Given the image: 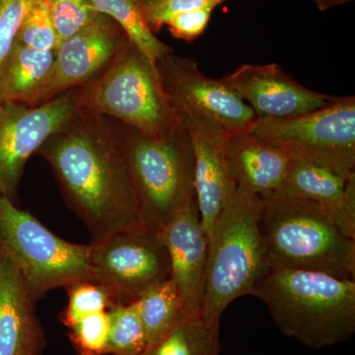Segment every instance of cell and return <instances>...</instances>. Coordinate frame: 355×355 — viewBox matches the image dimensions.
Returning <instances> with one entry per match:
<instances>
[{"instance_id": "obj_1", "label": "cell", "mask_w": 355, "mask_h": 355, "mask_svg": "<svg viewBox=\"0 0 355 355\" xmlns=\"http://www.w3.org/2000/svg\"><path fill=\"white\" fill-rule=\"evenodd\" d=\"M37 153L48 161L65 202L93 240L146 226L140 219L114 119L77 109Z\"/></svg>"}, {"instance_id": "obj_2", "label": "cell", "mask_w": 355, "mask_h": 355, "mask_svg": "<svg viewBox=\"0 0 355 355\" xmlns=\"http://www.w3.org/2000/svg\"><path fill=\"white\" fill-rule=\"evenodd\" d=\"M273 323L312 349L347 342L355 333V279L268 268L254 287Z\"/></svg>"}, {"instance_id": "obj_3", "label": "cell", "mask_w": 355, "mask_h": 355, "mask_svg": "<svg viewBox=\"0 0 355 355\" xmlns=\"http://www.w3.org/2000/svg\"><path fill=\"white\" fill-rule=\"evenodd\" d=\"M263 198L240 187L231 196L210 228L202 318L219 324L224 311L236 299L252 295L268 270L261 233Z\"/></svg>"}, {"instance_id": "obj_4", "label": "cell", "mask_w": 355, "mask_h": 355, "mask_svg": "<svg viewBox=\"0 0 355 355\" xmlns=\"http://www.w3.org/2000/svg\"><path fill=\"white\" fill-rule=\"evenodd\" d=\"M261 233L268 268L328 273L355 279V239L330 212L296 198H263Z\"/></svg>"}, {"instance_id": "obj_5", "label": "cell", "mask_w": 355, "mask_h": 355, "mask_svg": "<svg viewBox=\"0 0 355 355\" xmlns=\"http://www.w3.org/2000/svg\"><path fill=\"white\" fill-rule=\"evenodd\" d=\"M114 121L140 219L161 233L179 210L196 198L190 137L180 120L176 127L159 137Z\"/></svg>"}, {"instance_id": "obj_6", "label": "cell", "mask_w": 355, "mask_h": 355, "mask_svg": "<svg viewBox=\"0 0 355 355\" xmlns=\"http://www.w3.org/2000/svg\"><path fill=\"white\" fill-rule=\"evenodd\" d=\"M74 96L79 110L110 116L151 137L179 123L155 65L132 41L99 76L74 88Z\"/></svg>"}, {"instance_id": "obj_7", "label": "cell", "mask_w": 355, "mask_h": 355, "mask_svg": "<svg viewBox=\"0 0 355 355\" xmlns=\"http://www.w3.org/2000/svg\"><path fill=\"white\" fill-rule=\"evenodd\" d=\"M89 245L65 241L0 196V252L12 261L36 302L46 292L90 280Z\"/></svg>"}, {"instance_id": "obj_8", "label": "cell", "mask_w": 355, "mask_h": 355, "mask_svg": "<svg viewBox=\"0 0 355 355\" xmlns=\"http://www.w3.org/2000/svg\"><path fill=\"white\" fill-rule=\"evenodd\" d=\"M251 133L292 160L340 176L355 175V98L334 97L323 108L287 118H258Z\"/></svg>"}, {"instance_id": "obj_9", "label": "cell", "mask_w": 355, "mask_h": 355, "mask_svg": "<svg viewBox=\"0 0 355 355\" xmlns=\"http://www.w3.org/2000/svg\"><path fill=\"white\" fill-rule=\"evenodd\" d=\"M91 282L107 289L116 304H130L171 279L169 253L158 231L139 226L89 244Z\"/></svg>"}, {"instance_id": "obj_10", "label": "cell", "mask_w": 355, "mask_h": 355, "mask_svg": "<svg viewBox=\"0 0 355 355\" xmlns=\"http://www.w3.org/2000/svg\"><path fill=\"white\" fill-rule=\"evenodd\" d=\"M77 109L74 89L39 106L0 102V196L13 200L28 159Z\"/></svg>"}, {"instance_id": "obj_11", "label": "cell", "mask_w": 355, "mask_h": 355, "mask_svg": "<svg viewBox=\"0 0 355 355\" xmlns=\"http://www.w3.org/2000/svg\"><path fill=\"white\" fill-rule=\"evenodd\" d=\"M172 105H184L216 121L229 135L251 132L257 114L220 79L205 76L190 58L170 51L155 64Z\"/></svg>"}, {"instance_id": "obj_12", "label": "cell", "mask_w": 355, "mask_h": 355, "mask_svg": "<svg viewBox=\"0 0 355 355\" xmlns=\"http://www.w3.org/2000/svg\"><path fill=\"white\" fill-rule=\"evenodd\" d=\"M130 41L118 23L100 13L90 25L58 44L51 76L34 107L92 81Z\"/></svg>"}, {"instance_id": "obj_13", "label": "cell", "mask_w": 355, "mask_h": 355, "mask_svg": "<svg viewBox=\"0 0 355 355\" xmlns=\"http://www.w3.org/2000/svg\"><path fill=\"white\" fill-rule=\"evenodd\" d=\"M190 137L195 157V191L205 236L236 190L227 160L230 135L202 114L173 105Z\"/></svg>"}, {"instance_id": "obj_14", "label": "cell", "mask_w": 355, "mask_h": 355, "mask_svg": "<svg viewBox=\"0 0 355 355\" xmlns=\"http://www.w3.org/2000/svg\"><path fill=\"white\" fill-rule=\"evenodd\" d=\"M220 80L249 105L258 118L310 113L330 104L334 98L301 85L277 64L241 65Z\"/></svg>"}, {"instance_id": "obj_15", "label": "cell", "mask_w": 355, "mask_h": 355, "mask_svg": "<svg viewBox=\"0 0 355 355\" xmlns=\"http://www.w3.org/2000/svg\"><path fill=\"white\" fill-rule=\"evenodd\" d=\"M169 253L171 279L183 305V317H202L207 240L197 200L191 198L161 232Z\"/></svg>"}, {"instance_id": "obj_16", "label": "cell", "mask_w": 355, "mask_h": 355, "mask_svg": "<svg viewBox=\"0 0 355 355\" xmlns=\"http://www.w3.org/2000/svg\"><path fill=\"white\" fill-rule=\"evenodd\" d=\"M44 345L35 301L16 266L0 252V355H43Z\"/></svg>"}, {"instance_id": "obj_17", "label": "cell", "mask_w": 355, "mask_h": 355, "mask_svg": "<svg viewBox=\"0 0 355 355\" xmlns=\"http://www.w3.org/2000/svg\"><path fill=\"white\" fill-rule=\"evenodd\" d=\"M272 197L321 205L343 232L355 239V175L345 178L320 166L292 160L282 186Z\"/></svg>"}, {"instance_id": "obj_18", "label": "cell", "mask_w": 355, "mask_h": 355, "mask_svg": "<svg viewBox=\"0 0 355 355\" xmlns=\"http://www.w3.org/2000/svg\"><path fill=\"white\" fill-rule=\"evenodd\" d=\"M227 160L236 187L266 198L279 191L292 159L253 133L247 132L229 137Z\"/></svg>"}, {"instance_id": "obj_19", "label": "cell", "mask_w": 355, "mask_h": 355, "mask_svg": "<svg viewBox=\"0 0 355 355\" xmlns=\"http://www.w3.org/2000/svg\"><path fill=\"white\" fill-rule=\"evenodd\" d=\"M55 51H37L16 40L0 67V102L34 107L51 76Z\"/></svg>"}, {"instance_id": "obj_20", "label": "cell", "mask_w": 355, "mask_h": 355, "mask_svg": "<svg viewBox=\"0 0 355 355\" xmlns=\"http://www.w3.org/2000/svg\"><path fill=\"white\" fill-rule=\"evenodd\" d=\"M135 304L146 334L147 349L165 338L183 317L181 298L171 279L147 291Z\"/></svg>"}, {"instance_id": "obj_21", "label": "cell", "mask_w": 355, "mask_h": 355, "mask_svg": "<svg viewBox=\"0 0 355 355\" xmlns=\"http://www.w3.org/2000/svg\"><path fill=\"white\" fill-rule=\"evenodd\" d=\"M98 12L109 16L153 65L173 51L155 36L147 24L137 0H90Z\"/></svg>"}, {"instance_id": "obj_22", "label": "cell", "mask_w": 355, "mask_h": 355, "mask_svg": "<svg viewBox=\"0 0 355 355\" xmlns=\"http://www.w3.org/2000/svg\"><path fill=\"white\" fill-rule=\"evenodd\" d=\"M142 355H220L219 324L202 317H182L165 338Z\"/></svg>"}, {"instance_id": "obj_23", "label": "cell", "mask_w": 355, "mask_h": 355, "mask_svg": "<svg viewBox=\"0 0 355 355\" xmlns=\"http://www.w3.org/2000/svg\"><path fill=\"white\" fill-rule=\"evenodd\" d=\"M107 312L109 317V336L106 354H144L147 349V342L135 302L114 305Z\"/></svg>"}, {"instance_id": "obj_24", "label": "cell", "mask_w": 355, "mask_h": 355, "mask_svg": "<svg viewBox=\"0 0 355 355\" xmlns=\"http://www.w3.org/2000/svg\"><path fill=\"white\" fill-rule=\"evenodd\" d=\"M69 303L62 314V323L67 328L91 315L108 311L114 307L107 289L90 280L76 282L67 287Z\"/></svg>"}, {"instance_id": "obj_25", "label": "cell", "mask_w": 355, "mask_h": 355, "mask_svg": "<svg viewBox=\"0 0 355 355\" xmlns=\"http://www.w3.org/2000/svg\"><path fill=\"white\" fill-rule=\"evenodd\" d=\"M16 40L33 50H57L60 41L46 0L35 1L21 24Z\"/></svg>"}, {"instance_id": "obj_26", "label": "cell", "mask_w": 355, "mask_h": 355, "mask_svg": "<svg viewBox=\"0 0 355 355\" xmlns=\"http://www.w3.org/2000/svg\"><path fill=\"white\" fill-rule=\"evenodd\" d=\"M46 2L60 43L90 25L100 14L90 0H46Z\"/></svg>"}, {"instance_id": "obj_27", "label": "cell", "mask_w": 355, "mask_h": 355, "mask_svg": "<svg viewBox=\"0 0 355 355\" xmlns=\"http://www.w3.org/2000/svg\"><path fill=\"white\" fill-rule=\"evenodd\" d=\"M69 338L79 355H105L109 336L108 312L91 315L69 328Z\"/></svg>"}, {"instance_id": "obj_28", "label": "cell", "mask_w": 355, "mask_h": 355, "mask_svg": "<svg viewBox=\"0 0 355 355\" xmlns=\"http://www.w3.org/2000/svg\"><path fill=\"white\" fill-rule=\"evenodd\" d=\"M224 0H155L141 4L142 12L147 24L153 33L158 32L163 26L178 14L187 12L202 7H216Z\"/></svg>"}, {"instance_id": "obj_29", "label": "cell", "mask_w": 355, "mask_h": 355, "mask_svg": "<svg viewBox=\"0 0 355 355\" xmlns=\"http://www.w3.org/2000/svg\"><path fill=\"white\" fill-rule=\"evenodd\" d=\"M36 0H0V67L17 39L23 20Z\"/></svg>"}, {"instance_id": "obj_30", "label": "cell", "mask_w": 355, "mask_h": 355, "mask_svg": "<svg viewBox=\"0 0 355 355\" xmlns=\"http://www.w3.org/2000/svg\"><path fill=\"white\" fill-rule=\"evenodd\" d=\"M214 8L216 7H202L178 14L166 26L175 38L187 42L195 41L207 29Z\"/></svg>"}, {"instance_id": "obj_31", "label": "cell", "mask_w": 355, "mask_h": 355, "mask_svg": "<svg viewBox=\"0 0 355 355\" xmlns=\"http://www.w3.org/2000/svg\"><path fill=\"white\" fill-rule=\"evenodd\" d=\"M317 4L318 9L320 11H326L333 7L342 6L347 2L352 1V0H313Z\"/></svg>"}, {"instance_id": "obj_32", "label": "cell", "mask_w": 355, "mask_h": 355, "mask_svg": "<svg viewBox=\"0 0 355 355\" xmlns=\"http://www.w3.org/2000/svg\"><path fill=\"white\" fill-rule=\"evenodd\" d=\"M139 1V6H141V4H146L148 3V2H153L155 1V0H137ZM225 1V0H224Z\"/></svg>"}]
</instances>
